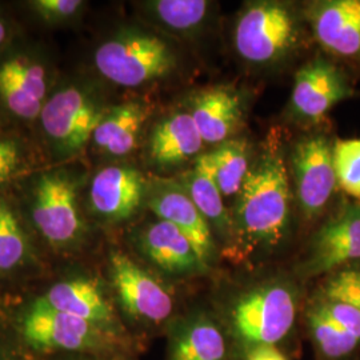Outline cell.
I'll return each mask as SVG.
<instances>
[{
  "mask_svg": "<svg viewBox=\"0 0 360 360\" xmlns=\"http://www.w3.org/2000/svg\"><path fill=\"white\" fill-rule=\"evenodd\" d=\"M233 229L247 250H272L290 223L288 169L279 147H267L250 166L239 191Z\"/></svg>",
  "mask_w": 360,
  "mask_h": 360,
  "instance_id": "obj_1",
  "label": "cell"
},
{
  "mask_svg": "<svg viewBox=\"0 0 360 360\" xmlns=\"http://www.w3.org/2000/svg\"><path fill=\"white\" fill-rule=\"evenodd\" d=\"M94 62L99 74L111 83L139 87L171 74L176 56L158 35L124 30L98 47Z\"/></svg>",
  "mask_w": 360,
  "mask_h": 360,
  "instance_id": "obj_2",
  "label": "cell"
},
{
  "mask_svg": "<svg viewBox=\"0 0 360 360\" xmlns=\"http://www.w3.org/2000/svg\"><path fill=\"white\" fill-rule=\"evenodd\" d=\"M295 318V290L281 281L251 288L231 311L232 328L250 348L275 346L291 331Z\"/></svg>",
  "mask_w": 360,
  "mask_h": 360,
  "instance_id": "obj_3",
  "label": "cell"
},
{
  "mask_svg": "<svg viewBox=\"0 0 360 360\" xmlns=\"http://www.w3.org/2000/svg\"><path fill=\"white\" fill-rule=\"evenodd\" d=\"M297 40L295 15L279 1H257L245 7L233 32L236 52L254 65L282 60L295 49Z\"/></svg>",
  "mask_w": 360,
  "mask_h": 360,
  "instance_id": "obj_4",
  "label": "cell"
},
{
  "mask_svg": "<svg viewBox=\"0 0 360 360\" xmlns=\"http://www.w3.org/2000/svg\"><path fill=\"white\" fill-rule=\"evenodd\" d=\"M105 111L89 94L77 87H65L46 102L40 119L52 146L60 154L80 151L92 141V135Z\"/></svg>",
  "mask_w": 360,
  "mask_h": 360,
  "instance_id": "obj_5",
  "label": "cell"
},
{
  "mask_svg": "<svg viewBox=\"0 0 360 360\" xmlns=\"http://www.w3.org/2000/svg\"><path fill=\"white\" fill-rule=\"evenodd\" d=\"M20 333L27 345L41 351H84L104 347V327L49 307L38 299L22 319Z\"/></svg>",
  "mask_w": 360,
  "mask_h": 360,
  "instance_id": "obj_6",
  "label": "cell"
},
{
  "mask_svg": "<svg viewBox=\"0 0 360 360\" xmlns=\"http://www.w3.org/2000/svg\"><path fill=\"white\" fill-rule=\"evenodd\" d=\"M77 198L75 184L65 174L51 172L39 178L32 218L40 233L52 245L72 243L82 232Z\"/></svg>",
  "mask_w": 360,
  "mask_h": 360,
  "instance_id": "obj_7",
  "label": "cell"
},
{
  "mask_svg": "<svg viewBox=\"0 0 360 360\" xmlns=\"http://www.w3.org/2000/svg\"><path fill=\"white\" fill-rule=\"evenodd\" d=\"M296 198L306 218L318 217L336 186L333 147L322 136L302 139L292 153Z\"/></svg>",
  "mask_w": 360,
  "mask_h": 360,
  "instance_id": "obj_8",
  "label": "cell"
},
{
  "mask_svg": "<svg viewBox=\"0 0 360 360\" xmlns=\"http://www.w3.org/2000/svg\"><path fill=\"white\" fill-rule=\"evenodd\" d=\"M110 272L117 297L129 315L150 323L165 322L171 315L174 309L171 294L131 257L114 252Z\"/></svg>",
  "mask_w": 360,
  "mask_h": 360,
  "instance_id": "obj_9",
  "label": "cell"
},
{
  "mask_svg": "<svg viewBox=\"0 0 360 360\" xmlns=\"http://www.w3.org/2000/svg\"><path fill=\"white\" fill-rule=\"evenodd\" d=\"M355 260H360V207H349L316 232L302 272L318 276Z\"/></svg>",
  "mask_w": 360,
  "mask_h": 360,
  "instance_id": "obj_10",
  "label": "cell"
},
{
  "mask_svg": "<svg viewBox=\"0 0 360 360\" xmlns=\"http://www.w3.org/2000/svg\"><path fill=\"white\" fill-rule=\"evenodd\" d=\"M351 94L343 74L327 60L315 59L296 72L291 108L304 120H321Z\"/></svg>",
  "mask_w": 360,
  "mask_h": 360,
  "instance_id": "obj_11",
  "label": "cell"
},
{
  "mask_svg": "<svg viewBox=\"0 0 360 360\" xmlns=\"http://www.w3.org/2000/svg\"><path fill=\"white\" fill-rule=\"evenodd\" d=\"M315 38L327 51L360 59V0H327L309 7Z\"/></svg>",
  "mask_w": 360,
  "mask_h": 360,
  "instance_id": "obj_12",
  "label": "cell"
},
{
  "mask_svg": "<svg viewBox=\"0 0 360 360\" xmlns=\"http://www.w3.org/2000/svg\"><path fill=\"white\" fill-rule=\"evenodd\" d=\"M148 206L158 218L174 224L191 240L207 267L212 263L217 250L211 226L180 183L162 184L153 193Z\"/></svg>",
  "mask_w": 360,
  "mask_h": 360,
  "instance_id": "obj_13",
  "label": "cell"
},
{
  "mask_svg": "<svg viewBox=\"0 0 360 360\" xmlns=\"http://www.w3.org/2000/svg\"><path fill=\"white\" fill-rule=\"evenodd\" d=\"M47 95L44 67L27 56H13L0 65V99L13 115L35 119Z\"/></svg>",
  "mask_w": 360,
  "mask_h": 360,
  "instance_id": "obj_14",
  "label": "cell"
},
{
  "mask_svg": "<svg viewBox=\"0 0 360 360\" xmlns=\"http://www.w3.org/2000/svg\"><path fill=\"white\" fill-rule=\"evenodd\" d=\"M144 193L146 181L138 169L122 166L105 167L91 183V207L107 220H126L136 212Z\"/></svg>",
  "mask_w": 360,
  "mask_h": 360,
  "instance_id": "obj_15",
  "label": "cell"
},
{
  "mask_svg": "<svg viewBox=\"0 0 360 360\" xmlns=\"http://www.w3.org/2000/svg\"><path fill=\"white\" fill-rule=\"evenodd\" d=\"M141 243L148 259L168 274L193 275L208 269L191 240L166 220L150 224L143 232Z\"/></svg>",
  "mask_w": 360,
  "mask_h": 360,
  "instance_id": "obj_16",
  "label": "cell"
},
{
  "mask_svg": "<svg viewBox=\"0 0 360 360\" xmlns=\"http://www.w3.org/2000/svg\"><path fill=\"white\" fill-rule=\"evenodd\" d=\"M191 115L205 143L219 146L242 123V102L235 90L212 87L195 95Z\"/></svg>",
  "mask_w": 360,
  "mask_h": 360,
  "instance_id": "obj_17",
  "label": "cell"
},
{
  "mask_svg": "<svg viewBox=\"0 0 360 360\" xmlns=\"http://www.w3.org/2000/svg\"><path fill=\"white\" fill-rule=\"evenodd\" d=\"M203 144L191 112H178L155 126L150 139V156L160 167H174L193 159L202 151Z\"/></svg>",
  "mask_w": 360,
  "mask_h": 360,
  "instance_id": "obj_18",
  "label": "cell"
},
{
  "mask_svg": "<svg viewBox=\"0 0 360 360\" xmlns=\"http://www.w3.org/2000/svg\"><path fill=\"white\" fill-rule=\"evenodd\" d=\"M168 360H230L226 336L205 314H193L175 327Z\"/></svg>",
  "mask_w": 360,
  "mask_h": 360,
  "instance_id": "obj_19",
  "label": "cell"
},
{
  "mask_svg": "<svg viewBox=\"0 0 360 360\" xmlns=\"http://www.w3.org/2000/svg\"><path fill=\"white\" fill-rule=\"evenodd\" d=\"M40 300L59 312L77 316L104 328L114 321L112 309L101 288L87 279H72L55 284Z\"/></svg>",
  "mask_w": 360,
  "mask_h": 360,
  "instance_id": "obj_20",
  "label": "cell"
},
{
  "mask_svg": "<svg viewBox=\"0 0 360 360\" xmlns=\"http://www.w3.org/2000/svg\"><path fill=\"white\" fill-rule=\"evenodd\" d=\"M150 108L141 102H127L105 111L92 135L96 148L111 156H126L138 144Z\"/></svg>",
  "mask_w": 360,
  "mask_h": 360,
  "instance_id": "obj_21",
  "label": "cell"
},
{
  "mask_svg": "<svg viewBox=\"0 0 360 360\" xmlns=\"http://www.w3.org/2000/svg\"><path fill=\"white\" fill-rule=\"evenodd\" d=\"M312 303L322 307L360 343V269L334 272Z\"/></svg>",
  "mask_w": 360,
  "mask_h": 360,
  "instance_id": "obj_22",
  "label": "cell"
},
{
  "mask_svg": "<svg viewBox=\"0 0 360 360\" xmlns=\"http://www.w3.org/2000/svg\"><path fill=\"white\" fill-rule=\"evenodd\" d=\"M180 186L210 226H215L220 231L231 230L232 219L229 217L223 195L214 179L208 155H199L195 159V166L184 174Z\"/></svg>",
  "mask_w": 360,
  "mask_h": 360,
  "instance_id": "obj_23",
  "label": "cell"
},
{
  "mask_svg": "<svg viewBox=\"0 0 360 360\" xmlns=\"http://www.w3.org/2000/svg\"><path fill=\"white\" fill-rule=\"evenodd\" d=\"M247 148L243 139H230L207 153L214 179L223 198L239 193L245 183L251 166Z\"/></svg>",
  "mask_w": 360,
  "mask_h": 360,
  "instance_id": "obj_24",
  "label": "cell"
},
{
  "mask_svg": "<svg viewBox=\"0 0 360 360\" xmlns=\"http://www.w3.org/2000/svg\"><path fill=\"white\" fill-rule=\"evenodd\" d=\"M307 327L315 346L327 359H342L358 347L356 338L347 333L322 307L312 303L309 306Z\"/></svg>",
  "mask_w": 360,
  "mask_h": 360,
  "instance_id": "obj_25",
  "label": "cell"
},
{
  "mask_svg": "<svg viewBox=\"0 0 360 360\" xmlns=\"http://www.w3.org/2000/svg\"><path fill=\"white\" fill-rule=\"evenodd\" d=\"M148 7L163 26L180 34L200 28L210 13L206 0H156L148 3Z\"/></svg>",
  "mask_w": 360,
  "mask_h": 360,
  "instance_id": "obj_26",
  "label": "cell"
},
{
  "mask_svg": "<svg viewBox=\"0 0 360 360\" xmlns=\"http://www.w3.org/2000/svg\"><path fill=\"white\" fill-rule=\"evenodd\" d=\"M27 254V240L13 207L0 196V270H13Z\"/></svg>",
  "mask_w": 360,
  "mask_h": 360,
  "instance_id": "obj_27",
  "label": "cell"
},
{
  "mask_svg": "<svg viewBox=\"0 0 360 360\" xmlns=\"http://www.w3.org/2000/svg\"><path fill=\"white\" fill-rule=\"evenodd\" d=\"M336 184L360 199V139L338 141L333 147Z\"/></svg>",
  "mask_w": 360,
  "mask_h": 360,
  "instance_id": "obj_28",
  "label": "cell"
},
{
  "mask_svg": "<svg viewBox=\"0 0 360 360\" xmlns=\"http://www.w3.org/2000/svg\"><path fill=\"white\" fill-rule=\"evenodd\" d=\"M83 4L80 0H35L31 7L41 19L56 23L77 16Z\"/></svg>",
  "mask_w": 360,
  "mask_h": 360,
  "instance_id": "obj_29",
  "label": "cell"
},
{
  "mask_svg": "<svg viewBox=\"0 0 360 360\" xmlns=\"http://www.w3.org/2000/svg\"><path fill=\"white\" fill-rule=\"evenodd\" d=\"M22 166V153L18 143L0 139V181L10 179Z\"/></svg>",
  "mask_w": 360,
  "mask_h": 360,
  "instance_id": "obj_30",
  "label": "cell"
},
{
  "mask_svg": "<svg viewBox=\"0 0 360 360\" xmlns=\"http://www.w3.org/2000/svg\"><path fill=\"white\" fill-rule=\"evenodd\" d=\"M247 360H288L276 346H257L250 348Z\"/></svg>",
  "mask_w": 360,
  "mask_h": 360,
  "instance_id": "obj_31",
  "label": "cell"
},
{
  "mask_svg": "<svg viewBox=\"0 0 360 360\" xmlns=\"http://www.w3.org/2000/svg\"><path fill=\"white\" fill-rule=\"evenodd\" d=\"M0 360H26L20 348L3 333H0Z\"/></svg>",
  "mask_w": 360,
  "mask_h": 360,
  "instance_id": "obj_32",
  "label": "cell"
},
{
  "mask_svg": "<svg viewBox=\"0 0 360 360\" xmlns=\"http://www.w3.org/2000/svg\"><path fill=\"white\" fill-rule=\"evenodd\" d=\"M7 40V26L3 22V19L0 18V46Z\"/></svg>",
  "mask_w": 360,
  "mask_h": 360,
  "instance_id": "obj_33",
  "label": "cell"
}]
</instances>
